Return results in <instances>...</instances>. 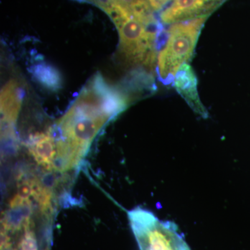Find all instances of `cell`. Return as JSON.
I'll return each mask as SVG.
<instances>
[{"label":"cell","mask_w":250,"mask_h":250,"mask_svg":"<svg viewBox=\"0 0 250 250\" xmlns=\"http://www.w3.org/2000/svg\"><path fill=\"white\" fill-rule=\"evenodd\" d=\"M128 102L126 95L108 84L101 74L94 76L49 129L57 146L54 170L62 172L76 167L100 130L124 111Z\"/></svg>","instance_id":"1"},{"label":"cell","mask_w":250,"mask_h":250,"mask_svg":"<svg viewBox=\"0 0 250 250\" xmlns=\"http://www.w3.org/2000/svg\"><path fill=\"white\" fill-rule=\"evenodd\" d=\"M104 11L118 29L120 51L125 60L144 70H152L158 57V37L162 31L147 27L116 1L111 2Z\"/></svg>","instance_id":"2"},{"label":"cell","mask_w":250,"mask_h":250,"mask_svg":"<svg viewBox=\"0 0 250 250\" xmlns=\"http://www.w3.org/2000/svg\"><path fill=\"white\" fill-rule=\"evenodd\" d=\"M207 18H196L171 24L165 45L157 57L156 70L159 80L164 85L173 83L179 68L190 62Z\"/></svg>","instance_id":"3"},{"label":"cell","mask_w":250,"mask_h":250,"mask_svg":"<svg viewBox=\"0 0 250 250\" xmlns=\"http://www.w3.org/2000/svg\"><path fill=\"white\" fill-rule=\"evenodd\" d=\"M128 217L140 250H191L172 222L162 221L141 207L130 210Z\"/></svg>","instance_id":"4"},{"label":"cell","mask_w":250,"mask_h":250,"mask_svg":"<svg viewBox=\"0 0 250 250\" xmlns=\"http://www.w3.org/2000/svg\"><path fill=\"white\" fill-rule=\"evenodd\" d=\"M227 0H172L160 14L166 24L208 17Z\"/></svg>","instance_id":"5"},{"label":"cell","mask_w":250,"mask_h":250,"mask_svg":"<svg viewBox=\"0 0 250 250\" xmlns=\"http://www.w3.org/2000/svg\"><path fill=\"white\" fill-rule=\"evenodd\" d=\"M173 83L175 89L190 108L202 118H207L208 113L200 101L197 90L198 82L197 76L188 63L184 64L179 68Z\"/></svg>","instance_id":"6"},{"label":"cell","mask_w":250,"mask_h":250,"mask_svg":"<svg viewBox=\"0 0 250 250\" xmlns=\"http://www.w3.org/2000/svg\"><path fill=\"white\" fill-rule=\"evenodd\" d=\"M28 151L37 164L47 170L54 169L57 156L55 139L50 131L31 135L27 142Z\"/></svg>","instance_id":"7"},{"label":"cell","mask_w":250,"mask_h":250,"mask_svg":"<svg viewBox=\"0 0 250 250\" xmlns=\"http://www.w3.org/2000/svg\"><path fill=\"white\" fill-rule=\"evenodd\" d=\"M23 95V90L17 81H10L4 85L1 90V126H14Z\"/></svg>","instance_id":"8"},{"label":"cell","mask_w":250,"mask_h":250,"mask_svg":"<svg viewBox=\"0 0 250 250\" xmlns=\"http://www.w3.org/2000/svg\"><path fill=\"white\" fill-rule=\"evenodd\" d=\"M31 73L39 83L47 89L57 90L62 87V80L57 69L45 62L31 67Z\"/></svg>","instance_id":"9"},{"label":"cell","mask_w":250,"mask_h":250,"mask_svg":"<svg viewBox=\"0 0 250 250\" xmlns=\"http://www.w3.org/2000/svg\"><path fill=\"white\" fill-rule=\"evenodd\" d=\"M37 179H19L18 184V195L25 200H30L35 192Z\"/></svg>","instance_id":"10"},{"label":"cell","mask_w":250,"mask_h":250,"mask_svg":"<svg viewBox=\"0 0 250 250\" xmlns=\"http://www.w3.org/2000/svg\"><path fill=\"white\" fill-rule=\"evenodd\" d=\"M25 233L19 245V250H38L34 231L30 229V223L24 227Z\"/></svg>","instance_id":"11"},{"label":"cell","mask_w":250,"mask_h":250,"mask_svg":"<svg viewBox=\"0 0 250 250\" xmlns=\"http://www.w3.org/2000/svg\"><path fill=\"white\" fill-rule=\"evenodd\" d=\"M154 11H161L164 9V7L172 1V0H147Z\"/></svg>","instance_id":"12"}]
</instances>
